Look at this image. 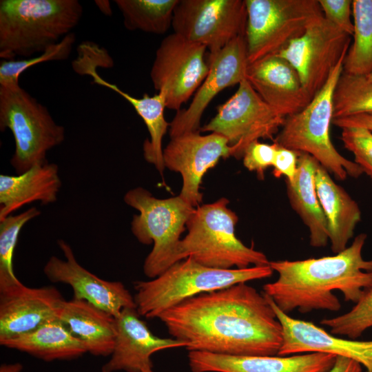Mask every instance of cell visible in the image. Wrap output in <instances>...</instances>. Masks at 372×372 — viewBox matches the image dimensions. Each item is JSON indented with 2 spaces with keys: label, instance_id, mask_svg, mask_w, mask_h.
<instances>
[{
  "label": "cell",
  "instance_id": "16",
  "mask_svg": "<svg viewBox=\"0 0 372 372\" xmlns=\"http://www.w3.org/2000/svg\"><path fill=\"white\" fill-rule=\"evenodd\" d=\"M57 243L65 259L52 256L45 263L43 272L51 282L68 285L73 298L85 300L114 318L125 308H136L134 297L122 282L99 278L78 262L68 242L59 240Z\"/></svg>",
  "mask_w": 372,
  "mask_h": 372
},
{
  "label": "cell",
  "instance_id": "6",
  "mask_svg": "<svg viewBox=\"0 0 372 372\" xmlns=\"http://www.w3.org/2000/svg\"><path fill=\"white\" fill-rule=\"evenodd\" d=\"M344 58L345 56L339 61L324 85L310 103L285 118L273 141L280 146L311 155L340 180H344L348 176L358 178L363 174L358 163L338 152L330 136L333 92L343 72Z\"/></svg>",
  "mask_w": 372,
  "mask_h": 372
},
{
  "label": "cell",
  "instance_id": "4",
  "mask_svg": "<svg viewBox=\"0 0 372 372\" xmlns=\"http://www.w3.org/2000/svg\"><path fill=\"white\" fill-rule=\"evenodd\" d=\"M273 272L269 265L221 269L203 265L188 257L150 280L134 282V299L139 316L158 318L165 310L189 298L236 284L267 278Z\"/></svg>",
  "mask_w": 372,
  "mask_h": 372
},
{
  "label": "cell",
  "instance_id": "19",
  "mask_svg": "<svg viewBox=\"0 0 372 372\" xmlns=\"http://www.w3.org/2000/svg\"><path fill=\"white\" fill-rule=\"evenodd\" d=\"M116 337L110 360L101 372H142L152 368L151 356L169 348L187 347V344L175 338H162L154 335L139 318L134 307L122 310L115 318Z\"/></svg>",
  "mask_w": 372,
  "mask_h": 372
},
{
  "label": "cell",
  "instance_id": "20",
  "mask_svg": "<svg viewBox=\"0 0 372 372\" xmlns=\"http://www.w3.org/2000/svg\"><path fill=\"white\" fill-rule=\"evenodd\" d=\"M192 372H327L336 355L311 352L293 355L239 356L191 351Z\"/></svg>",
  "mask_w": 372,
  "mask_h": 372
},
{
  "label": "cell",
  "instance_id": "40",
  "mask_svg": "<svg viewBox=\"0 0 372 372\" xmlns=\"http://www.w3.org/2000/svg\"><path fill=\"white\" fill-rule=\"evenodd\" d=\"M354 161L361 167L363 173L366 174L372 180V161L359 158H355Z\"/></svg>",
  "mask_w": 372,
  "mask_h": 372
},
{
  "label": "cell",
  "instance_id": "41",
  "mask_svg": "<svg viewBox=\"0 0 372 372\" xmlns=\"http://www.w3.org/2000/svg\"><path fill=\"white\" fill-rule=\"evenodd\" d=\"M23 366L19 362L2 364L0 366V372H21Z\"/></svg>",
  "mask_w": 372,
  "mask_h": 372
},
{
  "label": "cell",
  "instance_id": "34",
  "mask_svg": "<svg viewBox=\"0 0 372 372\" xmlns=\"http://www.w3.org/2000/svg\"><path fill=\"white\" fill-rule=\"evenodd\" d=\"M277 146L275 142L271 144L259 141L251 143L242 156L244 166L249 171L255 172L260 180H263L266 169L272 167Z\"/></svg>",
  "mask_w": 372,
  "mask_h": 372
},
{
  "label": "cell",
  "instance_id": "18",
  "mask_svg": "<svg viewBox=\"0 0 372 372\" xmlns=\"http://www.w3.org/2000/svg\"><path fill=\"white\" fill-rule=\"evenodd\" d=\"M268 299L282 327L283 342L278 355L331 353L353 360L364 366L365 372H372V340H349L333 335L311 322L291 317Z\"/></svg>",
  "mask_w": 372,
  "mask_h": 372
},
{
  "label": "cell",
  "instance_id": "17",
  "mask_svg": "<svg viewBox=\"0 0 372 372\" xmlns=\"http://www.w3.org/2000/svg\"><path fill=\"white\" fill-rule=\"evenodd\" d=\"M64 300L51 286L32 288L21 282L0 289V342L31 332L57 318Z\"/></svg>",
  "mask_w": 372,
  "mask_h": 372
},
{
  "label": "cell",
  "instance_id": "1",
  "mask_svg": "<svg viewBox=\"0 0 372 372\" xmlns=\"http://www.w3.org/2000/svg\"><path fill=\"white\" fill-rule=\"evenodd\" d=\"M158 318L189 351L278 355L283 342L282 324L268 297L247 282L189 298Z\"/></svg>",
  "mask_w": 372,
  "mask_h": 372
},
{
  "label": "cell",
  "instance_id": "3",
  "mask_svg": "<svg viewBox=\"0 0 372 372\" xmlns=\"http://www.w3.org/2000/svg\"><path fill=\"white\" fill-rule=\"evenodd\" d=\"M82 14L77 0H1L0 57L43 52L71 33Z\"/></svg>",
  "mask_w": 372,
  "mask_h": 372
},
{
  "label": "cell",
  "instance_id": "7",
  "mask_svg": "<svg viewBox=\"0 0 372 372\" xmlns=\"http://www.w3.org/2000/svg\"><path fill=\"white\" fill-rule=\"evenodd\" d=\"M123 199L139 212L131 223L134 236L142 244L153 243L143 271L147 277L154 278L180 260V236L196 207L180 195L160 199L141 187L129 190Z\"/></svg>",
  "mask_w": 372,
  "mask_h": 372
},
{
  "label": "cell",
  "instance_id": "25",
  "mask_svg": "<svg viewBox=\"0 0 372 372\" xmlns=\"http://www.w3.org/2000/svg\"><path fill=\"white\" fill-rule=\"evenodd\" d=\"M99 64L87 62L81 68V75L92 78L93 83L107 87L121 95L134 107L143 119L149 134L150 138L143 144L145 159L153 164L161 175H163L165 165L162 141L169 128L164 114L166 108L165 94L158 92L154 96L145 94L141 98H136L121 90L116 85L103 79L97 72Z\"/></svg>",
  "mask_w": 372,
  "mask_h": 372
},
{
  "label": "cell",
  "instance_id": "15",
  "mask_svg": "<svg viewBox=\"0 0 372 372\" xmlns=\"http://www.w3.org/2000/svg\"><path fill=\"white\" fill-rule=\"evenodd\" d=\"M245 34L230 41L219 51L209 54L208 74L186 109L177 111L169 123L171 138L200 130L202 115L211 100L227 87L246 79L249 65Z\"/></svg>",
  "mask_w": 372,
  "mask_h": 372
},
{
  "label": "cell",
  "instance_id": "30",
  "mask_svg": "<svg viewBox=\"0 0 372 372\" xmlns=\"http://www.w3.org/2000/svg\"><path fill=\"white\" fill-rule=\"evenodd\" d=\"M333 118L372 113V81L342 72L333 98Z\"/></svg>",
  "mask_w": 372,
  "mask_h": 372
},
{
  "label": "cell",
  "instance_id": "26",
  "mask_svg": "<svg viewBox=\"0 0 372 372\" xmlns=\"http://www.w3.org/2000/svg\"><path fill=\"white\" fill-rule=\"evenodd\" d=\"M58 318L83 342L87 353L97 356L112 354L116 337L114 317L85 300L72 298L63 301Z\"/></svg>",
  "mask_w": 372,
  "mask_h": 372
},
{
  "label": "cell",
  "instance_id": "14",
  "mask_svg": "<svg viewBox=\"0 0 372 372\" xmlns=\"http://www.w3.org/2000/svg\"><path fill=\"white\" fill-rule=\"evenodd\" d=\"M232 156V148L224 136L200 130L187 132L171 138L163 149L165 167L178 172L183 178L180 196L197 207L203 202L200 187L205 174L221 158Z\"/></svg>",
  "mask_w": 372,
  "mask_h": 372
},
{
  "label": "cell",
  "instance_id": "33",
  "mask_svg": "<svg viewBox=\"0 0 372 372\" xmlns=\"http://www.w3.org/2000/svg\"><path fill=\"white\" fill-rule=\"evenodd\" d=\"M73 32L63 37L59 43L34 58L19 60H4L0 64V85L18 84L19 76L30 67L49 61H61L68 58L75 43Z\"/></svg>",
  "mask_w": 372,
  "mask_h": 372
},
{
  "label": "cell",
  "instance_id": "13",
  "mask_svg": "<svg viewBox=\"0 0 372 372\" xmlns=\"http://www.w3.org/2000/svg\"><path fill=\"white\" fill-rule=\"evenodd\" d=\"M206 50L174 32L162 40L150 77L154 87L165 94L166 108L180 110L199 88L209 72Z\"/></svg>",
  "mask_w": 372,
  "mask_h": 372
},
{
  "label": "cell",
  "instance_id": "43",
  "mask_svg": "<svg viewBox=\"0 0 372 372\" xmlns=\"http://www.w3.org/2000/svg\"><path fill=\"white\" fill-rule=\"evenodd\" d=\"M142 372H154L152 368L148 367L145 369Z\"/></svg>",
  "mask_w": 372,
  "mask_h": 372
},
{
  "label": "cell",
  "instance_id": "23",
  "mask_svg": "<svg viewBox=\"0 0 372 372\" xmlns=\"http://www.w3.org/2000/svg\"><path fill=\"white\" fill-rule=\"evenodd\" d=\"M315 183L327 223L331 249L338 254L347 247L353 238L355 228L361 220V211L358 204L320 165L316 169Z\"/></svg>",
  "mask_w": 372,
  "mask_h": 372
},
{
  "label": "cell",
  "instance_id": "36",
  "mask_svg": "<svg viewBox=\"0 0 372 372\" xmlns=\"http://www.w3.org/2000/svg\"><path fill=\"white\" fill-rule=\"evenodd\" d=\"M324 17L341 30L353 36L351 0H318Z\"/></svg>",
  "mask_w": 372,
  "mask_h": 372
},
{
  "label": "cell",
  "instance_id": "31",
  "mask_svg": "<svg viewBox=\"0 0 372 372\" xmlns=\"http://www.w3.org/2000/svg\"><path fill=\"white\" fill-rule=\"evenodd\" d=\"M41 211L36 207L0 220V289L19 284L13 268L14 249L22 227Z\"/></svg>",
  "mask_w": 372,
  "mask_h": 372
},
{
  "label": "cell",
  "instance_id": "2",
  "mask_svg": "<svg viewBox=\"0 0 372 372\" xmlns=\"http://www.w3.org/2000/svg\"><path fill=\"white\" fill-rule=\"evenodd\" d=\"M367 236L358 235L352 243L333 256L300 260L270 261L278 276L263 285V293L284 313H306L313 310L338 311L342 305L333 291L342 293L347 302L356 303L372 288V259L362 251Z\"/></svg>",
  "mask_w": 372,
  "mask_h": 372
},
{
  "label": "cell",
  "instance_id": "27",
  "mask_svg": "<svg viewBox=\"0 0 372 372\" xmlns=\"http://www.w3.org/2000/svg\"><path fill=\"white\" fill-rule=\"evenodd\" d=\"M0 344L46 362L76 359L87 353L83 342L58 318Z\"/></svg>",
  "mask_w": 372,
  "mask_h": 372
},
{
  "label": "cell",
  "instance_id": "35",
  "mask_svg": "<svg viewBox=\"0 0 372 372\" xmlns=\"http://www.w3.org/2000/svg\"><path fill=\"white\" fill-rule=\"evenodd\" d=\"M341 140L355 158L372 161V132L362 127H343Z\"/></svg>",
  "mask_w": 372,
  "mask_h": 372
},
{
  "label": "cell",
  "instance_id": "9",
  "mask_svg": "<svg viewBox=\"0 0 372 372\" xmlns=\"http://www.w3.org/2000/svg\"><path fill=\"white\" fill-rule=\"evenodd\" d=\"M249 64L278 54L322 16L318 0H245Z\"/></svg>",
  "mask_w": 372,
  "mask_h": 372
},
{
  "label": "cell",
  "instance_id": "42",
  "mask_svg": "<svg viewBox=\"0 0 372 372\" xmlns=\"http://www.w3.org/2000/svg\"><path fill=\"white\" fill-rule=\"evenodd\" d=\"M95 4L104 14L107 16H110L112 14V9L109 1L98 0L95 1Z\"/></svg>",
  "mask_w": 372,
  "mask_h": 372
},
{
  "label": "cell",
  "instance_id": "10",
  "mask_svg": "<svg viewBox=\"0 0 372 372\" xmlns=\"http://www.w3.org/2000/svg\"><path fill=\"white\" fill-rule=\"evenodd\" d=\"M285 118L266 103L245 79L200 131L226 138L232 148L231 156L239 159L251 143L260 139L273 141Z\"/></svg>",
  "mask_w": 372,
  "mask_h": 372
},
{
  "label": "cell",
  "instance_id": "8",
  "mask_svg": "<svg viewBox=\"0 0 372 372\" xmlns=\"http://www.w3.org/2000/svg\"><path fill=\"white\" fill-rule=\"evenodd\" d=\"M6 129L14 140L10 164L17 174L47 162V152L65 139L64 127L19 83L0 85V130Z\"/></svg>",
  "mask_w": 372,
  "mask_h": 372
},
{
  "label": "cell",
  "instance_id": "29",
  "mask_svg": "<svg viewBox=\"0 0 372 372\" xmlns=\"http://www.w3.org/2000/svg\"><path fill=\"white\" fill-rule=\"evenodd\" d=\"M353 41L345 56L343 72L368 76L372 73V0H353Z\"/></svg>",
  "mask_w": 372,
  "mask_h": 372
},
{
  "label": "cell",
  "instance_id": "5",
  "mask_svg": "<svg viewBox=\"0 0 372 372\" xmlns=\"http://www.w3.org/2000/svg\"><path fill=\"white\" fill-rule=\"evenodd\" d=\"M229 203L223 197L195 209L186 225L187 234L180 242V260L192 257L203 265L221 269L269 265L264 253L237 238L238 218L227 207Z\"/></svg>",
  "mask_w": 372,
  "mask_h": 372
},
{
  "label": "cell",
  "instance_id": "44",
  "mask_svg": "<svg viewBox=\"0 0 372 372\" xmlns=\"http://www.w3.org/2000/svg\"><path fill=\"white\" fill-rule=\"evenodd\" d=\"M368 79L370 81H372V73L371 74H369L368 76H367Z\"/></svg>",
  "mask_w": 372,
  "mask_h": 372
},
{
  "label": "cell",
  "instance_id": "32",
  "mask_svg": "<svg viewBox=\"0 0 372 372\" xmlns=\"http://www.w3.org/2000/svg\"><path fill=\"white\" fill-rule=\"evenodd\" d=\"M320 324L329 328V333L337 336L357 339L372 327V288L364 291L351 309L342 315L324 318Z\"/></svg>",
  "mask_w": 372,
  "mask_h": 372
},
{
  "label": "cell",
  "instance_id": "12",
  "mask_svg": "<svg viewBox=\"0 0 372 372\" xmlns=\"http://www.w3.org/2000/svg\"><path fill=\"white\" fill-rule=\"evenodd\" d=\"M351 37L322 15L277 55L294 68L304 89L313 98L339 61L346 56Z\"/></svg>",
  "mask_w": 372,
  "mask_h": 372
},
{
  "label": "cell",
  "instance_id": "38",
  "mask_svg": "<svg viewBox=\"0 0 372 372\" xmlns=\"http://www.w3.org/2000/svg\"><path fill=\"white\" fill-rule=\"evenodd\" d=\"M332 123L341 129L346 127H362L372 132V113L333 118Z\"/></svg>",
  "mask_w": 372,
  "mask_h": 372
},
{
  "label": "cell",
  "instance_id": "24",
  "mask_svg": "<svg viewBox=\"0 0 372 372\" xmlns=\"http://www.w3.org/2000/svg\"><path fill=\"white\" fill-rule=\"evenodd\" d=\"M319 165L313 156L300 152L294 178L286 180L289 203L308 228L310 245L316 248L324 247L329 242L327 223L315 183V174Z\"/></svg>",
  "mask_w": 372,
  "mask_h": 372
},
{
  "label": "cell",
  "instance_id": "39",
  "mask_svg": "<svg viewBox=\"0 0 372 372\" xmlns=\"http://www.w3.org/2000/svg\"><path fill=\"white\" fill-rule=\"evenodd\" d=\"M327 372H365L362 366L356 361L343 356L336 355L333 366Z\"/></svg>",
  "mask_w": 372,
  "mask_h": 372
},
{
  "label": "cell",
  "instance_id": "37",
  "mask_svg": "<svg viewBox=\"0 0 372 372\" xmlns=\"http://www.w3.org/2000/svg\"><path fill=\"white\" fill-rule=\"evenodd\" d=\"M300 153L278 145L272 165L273 175L276 178L285 176L286 180H292L297 171Z\"/></svg>",
  "mask_w": 372,
  "mask_h": 372
},
{
  "label": "cell",
  "instance_id": "11",
  "mask_svg": "<svg viewBox=\"0 0 372 372\" xmlns=\"http://www.w3.org/2000/svg\"><path fill=\"white\" fill-rule=\"evenodd\" d=\"M245 0H179L174 10V33L215 53L245 34Z\"/></svg>",
  "mask_w": 372,
  "mask_h": 372
},
{
  "label": "cell",
  "instance_id": "28",
  "mask_svg": "<svg viewBox=\"0 0 372 372\" xmlns=\"http://www.w3.org/2000/svg\"><path fill=\"white\" fill-rule=\"evenodd\" d=\"M179 0H116L124 26L129 30L163 34L172 27Z\"/></svg>",
  "mask_w": 372,
  "mask_h": 372
},
{
  "label": "cell",
  "instance_id": "22",
  "mask_svg": "<svg viewBox=\"0 0 372 372\" xmlns=\"http://www.w3.org/2000/svg\"><path fill=\"white\" fill-rule=\"evenodd\" d=\"M61 187L59 167L48 161L17 176L0 175V220L23 205L54 203Z\"/></svg>",
  "mask_w": 372,
  "mask_h": 372
},
{
  "label": "cell",
  "instance_id": "21",
  "mask_svg": "<svg viewBox=\"0 0 372 372\" xmlns=\"http://www.w3.org/2000/svg\"><path fill=\"white\" fill-rule=\"evenodd\" d=\"M246 79L266 103L285 117L300 111L313 99L294 68L277 54L249 64Z\"/></svg>",
  "mask_w": 372,
  "mask_h": 372
}]
</instances>
